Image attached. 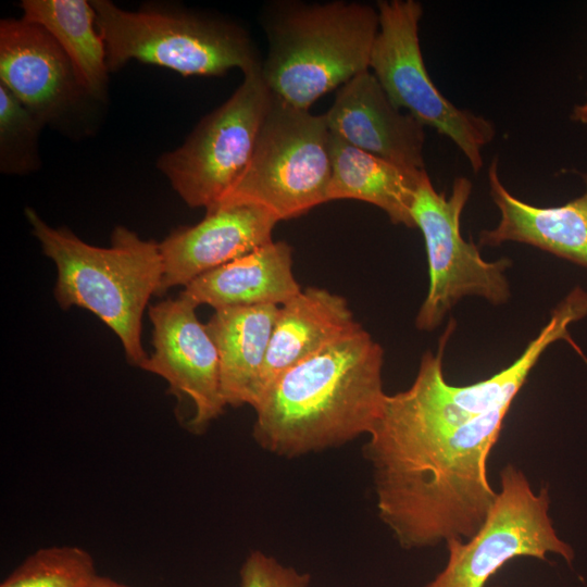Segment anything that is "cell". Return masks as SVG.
Here are the masks:
<instances>
[{
  "label": "cell",
  "mask_w": 587,
  "mask_h": 587,
  "mask_svg": "<svg viewBox=\"0 0 587 587\" xmlns=\"http://www.w3.org/2000/svg\"><path fill=\"white\" fill-rule=\"evenodd\" d=\"M509 409L439 428L383 405L363 454L379 519L402 548L467 540L478 532L497 497L487 463Z\"/></svg>",
  "instance_id": "obj_1"
},
{
  "label": "cell",
  "mask_w": 587,
  "mask_h": 587,
  "mask_svg": "<svg viewBox=\"0 0 587 587\" xmlns=\"http://www.w3.org/2000/svg\"><path fill=\"white\" fill-rule=\"evenodd\" d=\"M382 346L361 326L282 373L255 405L253 437L294 458L369 434L386 394Z\"/></svg>",
  "instance_id": "obj_2"
},
{
  "label": "cell",
  "mask_w": 587,
  "mask_h": 587,
  "mask_svg": "<svg viewBox=\"0 0 587 587\" xmlns=\"http://www.w3.org/2000/svg\"><path fill=\"white\" fill-rule=\"evenodd\" d=\"M32 233L57 267L54 297L63 310L86 309L118 337L126 360L141 366L148 359L142 317L152 296H160L163 262L159 242L117 226L108 248L89 245L67 227H52L25 209Z\"/></svg>",
  "instance_id": "obj_3"
},
{
  "label": "cell",
  "mask_w": 587,
  "mask_h": 587,
  "mask_svg": "<svg viewBox=\"0 0 587 587\" xmlns=\"http://www.w3.org/2000/svg\"><path fill=\"white\" fill-rule=\"evenodd\" d=\"M262 24L267 53L262 76L277 98L303 110L370 70L377 9L362 2L277 1Z\"/></svg>",
  "instance_id": "obj_4"
},
{
  "label": "cell",
  "mask_w": 587,
  "mask_h": 587,
  "mask_svg": "<svg viewBox=\"0 0 587 587\" xmlns=\"http://www.w3.org/2000/svg\"><path fill=\"white\" fill-rule=\"evenodd\" d=\"M110 73L132 60L183 76L242 74L262 65L249 33L238 23L211 13L149 4L124 10L110 0H91Z\"/></svg>",
  "instance_id": "obj_5"
},
{
  "label": "cell",
  "mask_w": 587,
  "mask_h": 587,
  "mask_svg": "<svg viewBox=\"0 0 587 587\" xmlns=\"http://www.w3.org/2000/svg\"><path fill=\"white\" fill-rule=\"evenodd\" d=\"M330 174V132L325 115L273 95L248 165L212 210L252 204L267 210L278 222L298 217L328 202Z\"/></svg>",
  "instance_id": "obj_6"
},
{
  "label": "cell",
  "mask_w": 587,
  "mask_h": 587,
  "mask_svg": "<svg viewBox=\"0 0 587 587\" xmlns=\"http://www.w3.org/2000/svg\"><path fill=\"white\" fill-rule=\"evenodd\" d=\"M376 9L378 30L370 71L399 110L405 109L424 126L451 139L473 172H479L482 150L495 138V126L484 116L455 107L432 80L419 38L422 4L415 0H380Z\"/></svg>",
  "instance_id": "obj_7"
},
{
  "label": "cell",
  "mask_w": 587,
  "mask_h": 587,
  "mask_svg": "<svg viewBox=\"0 0 587 587\" xmlns=\"http://www.w3.org/2000/svg\"><path fill=\"white\" fill-rule=\"evenodd\" d=\"M273 99L261 66L243 73L233 95L203 116L158 170L191 208L212 210L248 165Z\"/></svg>",
  "instance_id": "obj_8"
},
{
  "label": "cell",
  "mask_w": 587,
  "mask_h": 587,
  "mask_svg": "<svg viewBox=\"0 0 587 587\" xmlns=\"http://www.w3.org/2000/svg\"><path fill=\"white\" fill-rule=\"evenodd\" d=\"M548 487L536 492L524 472L513 464L500 471V488L478 532L467 540L446 542L445 567L424 587H486L514 558L547 561L558 554L572 564L575 552L557 534L549 514Z\"/></svg>",
  "instance_id": "obj_9"
},
{
  "label": "cell",
  "mask_w": 587,
  "mask_h": 587,
  "mask_svg": "<svg viewBox=\"0 0 587 587\" xmlns=\"http://www.w3.org/2000/svg\"><path fill=\"white\" fill-rule=\"evenodd\" d=\"M471 192L472 183L463 176L454 179L449 196L435 190L427 173L416 187L411 215L424 237L429 273L428 291L415 319L421 330L436 328L465 296H478L492 304L510 297L504 273L511 260L488 262L461 235L460 218Z\"/></svg>",
  "instance_id": "obj_10"
},
{
  "label": "cell",
  "mask_w": 587,
  "mask_h": 587,
  "mask_svg": "<svg viewBox=\"0 0 587 587\" xmlns=\"http://www.w3.org/2000/svg\"><path fill=\"white\" fill-rule=\"evenodd\" d=\"M586 315L587 292L575 288L552 311L547 325L512 364L466 386L450 385L444 375V349L454 327L451 321L437 353L425 352L412 385L403 391L387 395L386 403L408 417L439 428L460 426L490 411L511 407L547 347L559 339H567V326Z\"/></svg>",
  "instance_id": "obj_11"
},
{
  "label": "cell",
  "mask_w": 587,
  "mask_h": 587,
  "mask_svg": "<svg viewBox=\"0 0 587 587\" xmlns=\"http://www.w3.org/2000/svg\"><path fill=\"white\" fill-rule=\"evenodd\" d=\"M196 309L180 296L149 308L153 352L141 369L162 377L179 401H188L192 413L186 425L200 433L226 404L221 395L217 350Z\"/></svg>",
  "instance_id": "obj_12"
},
{
  "label": "cell",
  "mask_w": 587,
  "mask_h": 587,
  "mask_svg": "<svg viewBox=\"0 0 587 587\" xmlns=\"http://www.w3.org/2000/svg\"><path fill=\"white\" fill-rule=\"evenodd\" d=\"M0 85L45 126L65 128L93 100L57 41L22 17L0 22Z\"/></svg>",
  "instance_id": "obj_13"
},
{
  "label": "cell",
  "mask_w": 587,
  "mask_h": 587,
  "mask_svg": "<svg viewBox=\"0 0 587 587\" xmlns=\"http://www.w3.org/2000/svg\"><path fill=\"white\" fill-rule=\"evenodd\" d=\"M278 220L252 204L207 212L196 225L178 227L159 242L163 262L160 296L268 242Z\"/></svg>",
  "instance_id": "obj_14"
},
{
  "label": "cell",
  "mask_w": 587,
  "mask_h": 587,
  "mask_svg": "<svg viewBox=\"0 0 587 587\" xmlns=\"http://www.w3.org/2000/svg\"><path fill=\"white\" fill-rule=\"evenodd\" d=\"M324 115L330 133L347 143L401 167L425 171V126L390 101L370 70L338 88Z\"/></svg>",
  "instance_id": "obj_15"
},
{
  "label": "cell",
  "mask_w": 587,
  "mask_h": 587,
  "mask_svg": "<svg viewBox=\"0 0 587 587\" xmlns=\"http://www.w3.org/2000/svg\"><path fill=\"white\" fill-rule=\"evenodd\" d=\"M580 175L585 185L580 196L562 205L536 207L509 192L495 158L488 167V183L500 220L495 228L480 232L479 243H527L587 267V171Z\"/></svg>",
  "instance_id": "obj_16"
},
{
  "label": "cell",
  "mask_w": 587,
  "mask_h": 587,
  "mask_svg": "<svg viewBox=\"0 0 587 587\" xmlns=\"http://www.w3.org/2000/svg\"><path fill=\"white\" fill-rule=\"evenodd\" d=\"M301 292L292 272V248L271 242L216 267L188 284L180 297L216 310L262 304L283 305Z\"/></svg>",
  "instance_id": "obj_17"
},
{
  "label": "cell",
  "mask_w": 587,
  "mask_h": 587,
  "mask_svg": "<svg viewBox=\"0 0 587 587\" xmlns=\"http://www.w3.org/2000/svg\"><path fill=\"white\" fill-rule=\"evenodd\" d=\"M360 327L344 297L319 287L301 290L279 307L262 371L260 397L282 373Z\"/></svg>",
  "instance_id": "obj_18"
},
{
  "label": "cell",
  "mask_w": 587,
  "mask_h": 587,
  "mask_svg": "<svg viewBox=\"0 0 587 587\" xmlns=\"http://www.w3.org/2000/svg\"><path fill=\"white\" fill-rule=\"evenodd\" d=\"M279 307H236L214 311L205 324L218 354L221 395L230 407H254Z\"/></svg>",
  "instance_id": "obj_19"
},
{
  "label": "cell",
  "mask_w": 587,
  "mask_h": 587,
  "mask_svg": "<svg viewBox=\"0 0 587 587\" xmlns=\"http://www.w3.org/2000/svg\"><path fill=\"white\" fill-rule=\"evenodd\" d=\"M330 132V130H329ZM327 201L353 199L382 209L390 222L415 227L411 208L426 171H411L362 151L330 133Z\"/></svg>",
  "instance_id": "obj_20"
},
{
  "label": "cell",
  "mask_w": 587,
  "mask_h": 587,
  "mask_svg": "<svg viewBox=\"0 0 587 587\" xmlns=\"http://www.w3.org/2000/svg\"><path fill=\"white\" fill-rule=\"evenodd\" d=\"M22 18L42 27L61 47L95 101H105L109 68L96 11L86 0H23Z\"/></svg>",
  "instance_id": "obj_21"
},
{
  "label": "cell",
  "mask_w": 587,
  "mask_h": 587,
  "mask_svg": "<svg viewBox=\"0 0 587 587\" xmlns=\"http://www.w3.org/2000/svg\"><path fill=\"white\" fill-rule=\"evenodd\" d=\"M96 575L93 558L87 550L52 546L28 555L0 587H88Z\"/></svg>",
  "instance_id": "obj_22"
},
{
  "label": "cell",
  "mask_w": 587,
  "mask_h": 587,
  "mask_svg": "<svg viewBox=\"0 0 587 587\" xmlns=\"http://www.w3.org/2000/svg\"><path fill=\"white\" fill-rule=\"evenodd\" d=\"M45 124L0 85V171L26 175L40 167L39 136Z\"/></svg>",
  "instance_id": "obj_23"
},
{
  "label": "cell",
  "mask_w": 587,
  "mask_h": 587,
  "mask_svg": "<svg viewBox=\"0 0 587 587\" xmlns=\"http://www.w3.org/2000/svg\"><path fill=\"white\" fill-rule=\"evenodd\" d=\"M310 574L286 566L259 550L252 551L239 572V587H308Z\"/></svg>",
  "instance_id": "obj_24"
},
{
  "label": "cell",
  "mask_w": 587,
  "mask_h": 587,
  "mask_svg": "<svg viewBox=\"0 0 587 587\" xmlns=\"http://www.w3.org/2000/svg\"><path fill=\"white\" fill-rule=\"evenodd\" d=\"M571 118L584 126H587V96L584 102L576 104L572 109Z\"/></svg>",
  "instance_id": "obj_25"
},
{
  "label": "cell",
  "mask_w": 587,
  "mask_h": 587,
  "mask_svg": "<svg viewBox=\"0 0 587 587\" xmlns=\"http://www.w3.org/2000/svg\"><path fill=\"white\" fill-rule=\"evenodd\" d=\"M88 587H130L110 577L96 575Z\"/></svg>",
  "instance_id": "obj_26"
},
{
  "label": "cell",
  "mask_w": 587,
  "mask_h": 587,
  "mask_svg": "<svg viewBox=\"0 0 587 587\" xmlns=\"http://www.w3.org/2000/svg\"><path fill=\"white\" fill-rule=\"evenodd\" d=\"M490 587H500V586H490Z\"/></svg>",
  "instance_id": "obj_27"
}]
</instances>
